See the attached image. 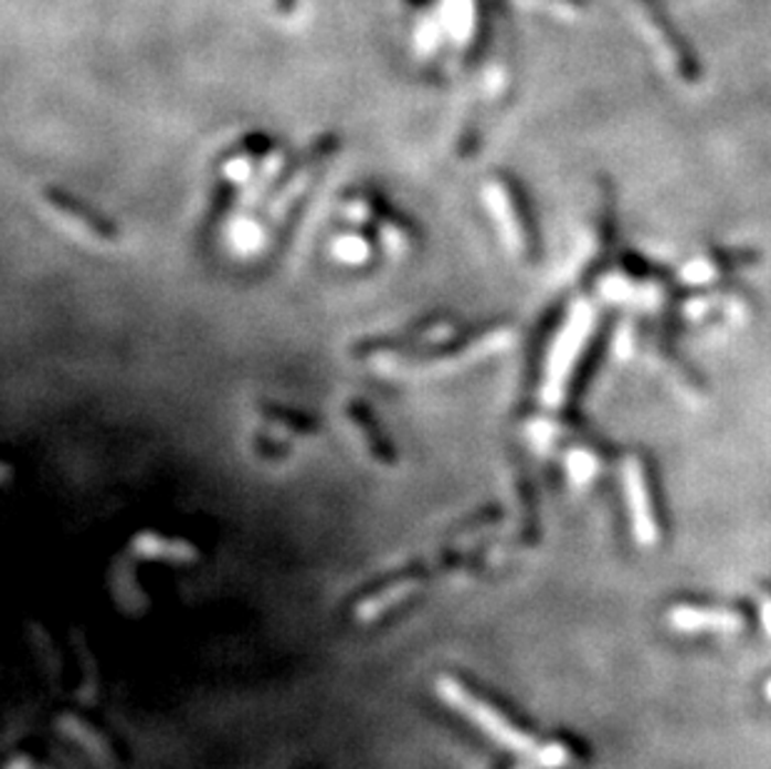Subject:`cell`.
<instances>
[{"label":"cell","mask_w":771,"mask_h":769,"mask_svg":"<svg viewBox=\"0 0 771 769\" xmlns=\"http://www.w3.org/2000/svg\"><path fill=\"white\" fill-rule=\"evenodd\" d=\"M347 422H350V428L355 435L360 438L365 453H368L374 463L380 465H394V447L392 440L384 428L380 425V418L374 415V410L365 402L362 398H350L347 400L345 408Z\"/></svg>","instance_id":"52a82bcc"},{"label":"cell","mask_w":771,"mask_h":769,"mask_svg":"<svg viewBox=\"0 0 771 769\" xmlns=\"http://www.w3.org/2000/svg\"><path fill=\"white\" fill-rule=\"evenodd\" d=\"M564 467H567V475H570L574 487H587L596 477V473H600L602 460H600V455H594L592 450L574 447V450H570V453H567Z\"/></svg>","instance_id":"8fae6325"},{"label":"cell","mask_w":771,"mask_h":769,"mask_svg":"<svg viewBox=\"0 0 771 769\" xmlns=\"http://www.w3.org/2000/svg\"><path fill=\"white\" fill-rule=\"evenodd\" d=\"M255 412L267 428H273L275 432H283L285 438L315 440L323 432L320 420L313 418L310 412L279 405V402H260Z\"/></svg>","instance_id":"9c48e42d"},{"label":"cell","mask_w":771,"mask_h":769,"mask_svg":"<svg viewBox=\"0 0 771 769\" xmlns=\"http://www.w3.org/2000/svg\"><path fill=\"white\" fill-rule=\"evenodd\" d=\"M437 689L447 705L460 709V713L465 715L472 725H477L482 733L493 739V742L532 762L539 749V742L535 737H529L527 733H522V729H517L507 717H503L497 709L489 707L487 702L472 697L469 692L462 685H457L455 680H440Z\"/></svg>","instance_id":"3957f363"},{"label":"cell","mask_w":771,"mask_h":769,"mask_svg":"<svg viewBox=\"0 0 771 769\" xmlns=\"http://www.w3.org/2000/svg\"><path fill=\"white\" fill-rule=\"evenodd\" d=\"M332 250L337 261L345 265H368L374 257V243L362 233H345L332 240Z\"/></svg>","instance_id":"30bf717a"},{"label":"cell","mask_w":771,"mask_h":769,"mask_svg":"<svg viewBox=\"0 0 771 769\" xmlns=\"http://www.w3.org/2000/svg\"><path fill=\"white\" fill-rule=\"evenodd\" d=\"M761 624H764V630L771 638V598L761 600Z\"/></svg>","instance_id":"4fadbf2b"},{"label":"cell","mask_w":771,"mask_h":769,"mask_svg":"<svg viewBox=\"0 0 771 769\" xmlns=\"http://www.w3.org/2000/svg\"><path fill=\"white\" fill-rule=\"evenodd\" d=\"M669 628L677 632H719V634H735L744 630V618L739 612L729 610H705V608H687L679 604L669 612Z\"/></svg>","instance_id":"ba28073f"},{"label":"cell","mask_w":771,"mask_h":769,"mask_svg":"<svg viewBox=\"0 0 771 769\" xmlns=\"http://www.w3.org/2000/svg\"><path fill=\"white\" fill-rule=\"evenodd\" d=\"M764 692H767V699H769V702H771V680H769V682H767V689H764Z\"/></svg>","instance_id":"5bb4252c"},{"label":"cell","mask_w":771,"mask_h":769,"mask_svg":"<svg viewBox=\"0 0 771 769\" xmlns=\"http://www.w3.org/2000/svg\"><path fill=\"white\" fill-rule=\"evenodd\" d=\"M41 203L55 220H61L63 228L93 245H115L120 240V230L113 220L93 210L85 200L75 198L73 192L47 186L41 190Z\"/></svg>","instance_id":"277c9868"},{"label":"cell","mask_w":771,"mask_h":769,"mask_svg":"<svg viewBox=\"0 0 771 769\" xmlns=\"http://www.w3.org/2000/svg\"><path fill=\"white\" fill-rule=\"evenodd\" d=\"M519 769H535V767H519Z\"/></svg>","instance_id":"9a60e30c"},{"label":"cell","mask_w":771,"mask_h":769,"mask_svg":"<svg viewBox=\"0 0 771 769\" xmlns=\"http://www.w3.org/2000/svg\"><path fill=\"white\" fill-rule=\"evenodd\" d=\"M482 192H485L487 208L495 218L505 245L519 257H532L537 250V233L532 213H529V206L517 182L503 176V172H495V176L487 178Z\"/></svg>","instance_id":"7a4b0ae2"},{"label":"cell","mask_w":771,"mask_h":769,"mask_svg":"<svg viewBox=\"0 0 771 769\" xmlns=\"http://www.w3.org/2000/svg\"><path fill=\"white\" fill-rule=\"evenodd\" d=\"M529 765L537 767V769H564L567 765H570V749H567L564 745H557V742L539 745L537 755Z\"/></svg>","instance_id":"7c38bea8"},{"label":"cell","mask_w":771,"mask_h":769,"mask_svg":"<svg viewBox=\"0 0 771 769\" xmlns=\"http://www.w3.org/2000/svg\"><path fill=\"white\" fill-rule=\"evenodd\" d=\"M340 152V138L337 136H323L313 140V146L303 152V158L291 172H283V178L277 182V190L270 196L267 213L273 225L287 228L295 215L297 206H303L307 192L330 166V160Z\"/></svg>","instance_id":"6da1fadb"},{"label":"cell","mask_w":771,"mask_h":769,"mask_svg":"<svg viewBox=\"0 0 771 769\" xmlns=\"http://www.w3.org/2000/svg\"><path fill=\"white\" fill-rule=\"evenodd\" d=\"M634 3L640 6L644 21H647L652 35L657 38L662 53L669 61L674 73H677L679 78L687 81V83L697 81L699 78V63L694 61L691 51L687 45H684L682 35L672 28L667 13H664V8L659 6V0H634Z\"/></svg>","instance_id":"8992f818"},{"label":"cell","mask_w":771,"mask_h":769,"mask_svg":"<svg viewBox=\"0 0 771 769\" xmlns=\"http://www.w3.org/2000/svg\"><path fill=\"white\" fill-rule=\"evenodd\" d=\"M622 483L626 509L632 517V533L642 547H654L659 542V523L654 515L652 489H649V467L640 453H632L622 463Z\"/></svg>","instance_id":"5b68a950"}]
</instances>
